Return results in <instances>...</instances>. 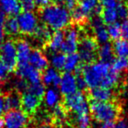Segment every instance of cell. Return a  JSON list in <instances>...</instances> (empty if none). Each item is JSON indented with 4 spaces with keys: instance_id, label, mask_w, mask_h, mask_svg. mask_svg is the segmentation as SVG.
Here are the masks:
<instances>
[{
    "instance_id": "1",
    "label": "cell",
    "mask_w": 128,
    "mask_h": 128,
    "mask_svg": "<svg viewBox=\"0 0 128 128\" xmlns=\"http://www.w3.org/2000/svg\"><path fill=\"white\" fill-rule=\"evenodd\" d=\"M89 108L92 118L99 123H117L122 118L123 108L119 100L98 102L89 100Z\"/></svg>"
},
{
    "instance_id": "2",
    "label": "cell",
    "mask_w": 128,
    "mask_h": 128,
    "mask_svg": "<svg viewBox=\"0 0 128 128\" xmlns=\"http://www.w3.org/2000/svg\"><path fill=\"white\" fill-rule=\"evenodd\" d=\"M40 17L43 24L52 30H62L71 23V16L67 8L62 4H50L39 11Z\"/></svg>"
},
{
    "instance_id": "3",
    "label": "cell",
    "mask_w": 128,
    "mask_h": 128,
    "mask_svg": "<svg viewBox=\"0 0 128 128\" xmlns=\"http://www.w3.org/2000/svg\"><path fill=\"white\" fill-rule=\"evenodd\" d=\"M110 70H112L110 64L96 60L92 63L84 64L82 76H84L89 89L102 87Z\"/></svg>"
},
{
    "instance_id": "4",
    "label": "cell",
    "mask_w": 128,
    "mask_h": 128,
    "mask_svg": "<svg viewBox=\"0 0 128 128\" xmlns=\"http://www.w3.org/2000/svg\"><path fill=\"white\" fill-rule=\"evenodd\" d=\"M99 48V43L95 36L85 35L79 39L78 54L81 62L84 64L92 63L98 60V52Z\"/></svg>"
},
{
    "instance_id": "5",
    "label": "cell",
    "mask_w": 128,
    "mask_h": 128,
    "mask_svg": "<svg viewBox=\"0 0 128 128\" xmlns=\"http://www.w3.org/2000/svg\"><path fill=\"white\" fill-rule=\"evenodd\" d=\"M62 104L68 112H74L76 116L89 114L90 112L89 103L85 94L80 90H77L71 95L64 96Z\"/></svg>"
},
{
    "instance_id": "6",
    "label": "cell",
    "mask_w": 128,
    "mask_h": 128,
    "mask_svg": "<svg viewBox=\"0 0 128 128\" xmlns=\"http://www.w3.org/2000/svg\"><path fill=\"white\" fill-rule=\"evenodd\" d=\"M0 60L6 65L9 72H15L18 65L16 45L12 40H7L0 44Z\"/></svg>"
},
{
    "instance_id": "7",
    "label": "cell",
    "mask_w": 128,
    "mask_h": 128,
    "mask_svg": "<svg viewBox=\"0 0 128 128\" xmlns=\"http://www.w3.org/2000/svg\"><path fill=\"white\" fill-rule=\"evenodd\" d=\"M65 32V40L60 46V52L65 54H70L76 53L78 50V43H79V31L76 28L75 26H68L66 28Z\"/></svg>"
},
{
    "instance_id": "8",
    "label": "cell",
    "mask_w": 128,
    "mask_h": 128,
    "mask_svg": "<svg viewBox=\"0 0 128 128\" xmlns=\"http://www.w3.org/2000/svg\"><path fill=\"white\" fill-rule=\"evenodd\" d=\"M20 32L25 35H30L34 34L38 26L37 17L32 12H23L18 17Z\"/></svg>"
},
{
    "instance_id": "9",
    "label": "cell",
    "mask_w": 128,
    "mask_h": 128,
    "mask_svg": "<svg viewBox=\"0 0 128 128\" xmlns=\"http://www.w3.org/2000/svg\"><path fill=\"white\" fill-rule=\"evenodd\" d=\"M6 128H25L28 124V115L20 110H11L4 115Z\"/></svg>"
},
{
    "instance_id": "10",
    "label": "cell",
    "mask_w": 128,
    "mask_h": 128,
    "mask_svg": "<svg viewBox=\"0 0 128 128\" xmlns=\"http://www.w3.org/2000/svg\"><path fill=\"white\" fill-rule=\"evenodd\" d=\"M118 95L112 89L105 87H96L87 90L88 100L98 102H109L118 100Z\"/></svg>"
},
{
    "instance_id": "11",
    "label": "cell",
    "mask_w": 128,
    "mask_h": 128,
    "mask_svg": "<svg viewBox=\"0 0 128 128\" xmlns=\"http://www.w3.org/2000/svg\"><path fill=\"white\" fill-rule=\"evenodd\" d=\"M16 76L18 78L25 79L26 81L29 82L31 84H38L41 81V74L38 70L30 65V64H26L23 66L17 67L15 70Z\"/></svg>"
},
{
    "instance_id": "12",
    "label": "cell",
    "mask_w": 128,
    "mask_h": 128,
    "mask_svg": "<svg viewBox=\"0 0 128 128\" xmlns=\"http://www.w3.org/2000/svg\"><path fill=\"white\" fill-rule=\"evenodd\" d=\"M42 100L39 98L30 94L28 92H24L21 94V109L28 116L35 114L36 110L40 107Z\"/></svg>"
},
{
    "instance_id": "13",
    "label": "cell",
    "mask_w": 128,
    "mask_h": 128,
    "mask_svg": "<svg viewBox=\"0 0 128 128\" xmlns=\"http://www.w3.org/2000/svg\"><path fill=\"white\" fill-rule=\"evenodd\" d=\"M60 90L63 96H68L77 91L76 76L70 72H65L60 76Z\"/></svg>"
},
{
    "instance_id": "14",
    "label": "cell",
    "mask_w": 128,
    "mask_h": 128,
    "mask_svg": "<svg viewBox=\"0 0 128 128\" xmlns=\"http://www.w3.org/2000/svg\"><path fill=\"white\" fill-rule=\"evenodd\" d=\"M15 45L17 49V62H18L17 67L28 64L29 57L32 52L30 44L25 40H18Z\"/></svg>"
},
{
    "instance_id": "15",
    "label": "cell",
    "mask_w": 128,
    "mask_h": 128,
    "mask_svg": "<svg viewBox=\"0 0 128 128\" xmlns=\"http://www.w3.org/2000/svg\"><path fill=\"white\" fill-rule=\"evenodd\" d=\"M29 63L40 72L45 71L49 65L48 58L40 49L32 50L29 57Z\"/></svg>"
},
{
    "instance_id": "16",
    "label": "cell",
    "mask_w": 128,
    "mask_h": 128,
    "mask_svg": "<svg viewBox=\"0 0 128 128\" xmlns=\"http://www.w3.org/2000/svg\"><path fill=\"white\" fill-rule=\"evenodd\" d=\"M21 93L13 90L4 95V112L11 110H20L21 108Z\"/></svg>"
},
{
    "instance_id": "17",
    "label": "cell",
    "mask_w": 128,
    "mask_h": 128,
    "mask_svg": "<svg viewBox=\"0 0 128 128\" xmlns=\"http://www.w3.org/2000/svg\"><path fill=\"white\" fill-rule=\"evenodd\" d=\"M98 60L100 62H106V63H109L112 65V63L116 58L112 43L107 42L103 44L101 46H99L98 52Z\"/></svg>"
},
{
    "instance_id": "18",
    "label": "cell",
    "mask_w": 128,
    "mask_h": 128,
    "mask_svg": "<svg viewBox=\"0 0 128 128\" xmlns=\"http://www.w3.org/2000/svg\"><path fill=\"white\" fill-rule=\"evenodd\" d=\"M64 40H65V32L62 30L55 31L54 32H53L51 39L45 46L48 48V49L52 53H57L60 49Z\"/></svg>"
},
{
    "instance_id": "19",
    "label": "cell",
    "mask_w": 128,
    "mask_h": 128,
    "mask_svg": "<svg viewBox=\"0 0 128 128\" xmlns=\"http://www.w3.org/2000/svg\"><path fill=\"white\" fill-rule=\"evenodd\" d=\"M52 34H53L52 29L45 24H43V25H38L32 36L35 38L38 41H40L42 44V46H45L48 44L49 40L51 39Z\"/></svg>"
},
{
    "instance_id": "20",
    "label": "cell",
    "mask_w": 128,
    "mask_h": 128,
    "mask_svg": "<svg viewBox=\"0 0 128 128\" xmlns=\"http://www.w3.org/2000/svg\"><path fill=\"white\" fill-rule=\"evenodd\" d=\"M1 9L6 14L10 16H16L21 13V6L18 0H0Z\"/></svg>"
},
{
    "instance_id": "21",
    "label": "cell",
    "mask_w": 128,
    "mask_h": 128,
    "mask_svg": "<svg viewBox=\"0 0 128 128\" xmlns=\"http://www.w3.org/2000/svg\"><path fill=\"white\" fill-rule=\"evenodd\" d=\"M71 21L75 26H85L90 21V15H88L86 12H84L78 6H76L71 11Z\"/></svg>"
},
{
    "instance_id": "22",
    "label": "cell",
    "mask_w": 128,
    "mask_h": 128,
    "mask_svg": "<svg viewBox=\"0 0 128 128\" xmlns=\"http://www.w3.org/2000/svg\"><path fill=\"white\" fill-rule=\"evenodd\" d=\"M4 32L9 36H16L20 34L18 18L15 16H10L6 18L4 22Z\"/></svg>"
},
{
    "instance_id": "23",
    "label": "cell",
    "mask_w": 128,
    "mask_h": 128,
    "mask_svg": "<svg viewBox=\"0 0 128 128\" xmlns=\"http://www.w3.org/2000/svg\"><path fill=\"white\" fill-rule=\"evenodd\" d=\"M112 48L116 57H128V41L123 39L118 40L114 41Z\"/></svg>"
},
{
    "instance_id": "24",
    "label": "cell",
    "mask_w": 128,
    "mask_h": 128,
    "mask_svg": "<svg viewBox=\"0 0 128 128\" xmlns=\"http://www.w3.org/2000/svg\"><path fill=\"white\" fill-rule=\"evenodd\" d=\"M68 116V110L63 106L62 104H58L53 109V118L54 123L63 124V122L66 120Z\"/></svg>"
},
{
    "instance_id": "25",
    "label": "cell",
    "mask_w": 128,
    "mask_h": 128,
    "mask_svg": "<svg viewBox=\"0 0 128 128\" xmlns=\"http://www.w3.org/2000/svg\"><path fill=\"white\" fill-rule=\"evenodd\" d=\"M81 63L80 57H79L78 53H74L68 54L66 58V62H65V66H64V70L66 72H70L72 73L75 71L76 68L78 67V65Z\"/></svg>"
},
{
    "instance_id": "26",
    "label": "cell",
    "mask_w": 128,
    "mask_h": 128,
    "mask_svg": "<svg viewBox=\"0 0 128 128\" xmlns=\"http://www.w3.org/2000/svg\"><path fill=\"white\" fill-rule=\"evenodd\" d=\"M100 17H101L102 20H103L104 25L110 26V25H112V24L117 22L118 14H117V12H116V9H112V8H104Z\"/></svg>"
},
{
    "instance_id": "27",
    "label": "cell",
    "mask_w": 128,
    "mask_h": 128,
    "mask_svg": "<svg viewBox=\"0 0 128 128\" xmlns=\"http://www.w3.org/2000/svg\"><path fill=\"white\" fill-rule=\"evenodd\" d=\"M66 54L63 53H54L51 57V64L54 68L56 70H63L65 62H66Z\"/></svg>"
},
{
    "instance_id": "28",
    "label": "cell",
    "mask_w": 128,
    "mask_h": 128,
    "mask_svg": "<svg viewBox=\"0 0 128 128\" xmlns=\"http://www.w3.org/2000/svg\"><path fill=\"white\" fill-rule=\"evenodd\" d=\"M59 73L54 68H48L45 71H43V74L41 75V81L43 82V84L46 86H49L53 84L54 81L57 78Z\"/></svg>"
},
{
    "instance_id": "29",
    "label": "cell",
    "mask_w": 128,
    "mask_h": 128,
    "mask_svg": "<svg viewBox=\"0 0 128 128\" xmlns=\"http://www.w3.org/2000/svg\"><path fill=\"white\" fill-rule=\"evenodd\" d=\"M112 68L118 73L126 72L128 68V57H117L112 63Z\"/></svg>"
},
{
    "instance_id": "30",
    "label": "cell",
    "mask_w": 128,
    "mask_h": 128,
    "mask_svg": "<svg viewBox=\"0 0 128 128\" xmlns=\"http://www.w3.org/2000/svg\"><path fill=\"white\" fill-rule=\"evenodd\" d=\"M26 92L30 93V94L34 95V96H37L40 99L42 100L43 98H44L45 92H46V89H45L44 84H41V82H38V84H30Z\"/></svg>"
},
{
    "instance_id": "31",
    "label": "cell",
    "mask_w": 128,
    "mask_h": 128,
    "mask_svg": "<svg viewBox=\"0 0 128 128\" xmlns=\"http://www.w3.org/2000/svg\"><path fill=\"white\" fill-rule=\"evenodd\" d=\"M79 7L90 16L93 13V11L98 4V0H79Z\"/></svg>"
},
{
    "instance_id": "32",
    "label": "cell",
    "mask_w": 128,
    "mask_h": 128,
    "mask_svg": "<svg viewBox=\"0 0 128 128\" xmlns=\"http://www.w3.org/2000/svg\"><path fill=\"white\" fill-rule=\"evenodd\" d=\"M45 101L48 106L54 107L59 104V95L54 90L49 89L45 92Z\"/></svg>"
},
{
    "instance_id": "33",
    "label": "cell",
    "mask_w": 128,
    "mask_h": 128,
    "mask_svg": "<svg viewBox=\"0 0 128 128\" xmlns=\"http://www.w3.org/2000/svg\"><path fill=\"white\" fill-rule=\"evenodd\" d=\"M108 34L110 40L112 41H116L121 39V26L119 23L115 22L108 26Z\"/></svg>"
},
{
    "instance_id": "34",
    "label": "cell",
    "mask_w": 128,
    "mask_h": 128,
    "mask_svg": "<svg viewBox=\"0 0 128 128\" xmlns=\"http://www.w3.org/2000/svg\"><path fill=\"white\" fill-rule=\"evenodd\" d=\"M116 12L120 20H126L128 18V2L126 0H119L116 6Z\"/></svg>"
},
{
    "instance_id": "35",
    "label": "cell",
    "mask_w": 128,
    "mask_h": 128,
    "mask_svg": "<svg viewBox=\"0 0 128 128\" xmlns=\"http://www.w3.org/2000/svg\"><path fill=\"white\" fill-rule=\"evenodd\" d=\"M76 128H91V118L89 114L78 115L76 118Z\"/></svg>"
},
{
    "instance_id": "36",
    "label": "cell",
    "mask_w": 128,
    "mask_h": 128,
    "mask_svg": "<svg viewBox=\"0 0 128 128\" xmlns=\"http://www.w3.org/2000/svg\"><path fill=\"white\" fill-rule=\"evenodd\" d=\"M22 11L24 12H32L35 9V2L34 0H18Z\"/></svg>"
},
{
    "instance_id": "37",
    "label": "cell",
    "mask_w": 128,
    "mask_h": 128,
    "mask_svg": "<svg viewBox=\"0 0 128 128\" xmlns=\"http://www.w3.org/2000/svg\"><path fill=\"white\" fill-rule=\"evenodd\" d=\"M6 13L0 8V44L3 43L4 35H6V32H4V22H6Z\"/></svg>"
},
{
    "instance_id": "38",
    "label": "cell",
    "mask_w": 128,
    "mask_h": 128,
    "mask_svg": "<svg viewBox=\"0 0 128 128\" xmlns=\"http://www.w3.org/2000/svg\"><path fill=\"white\" fill-rule=\"evenodd\" d=\"M8 73H9V71H8L6 65L3 63L2 60H0V85H2L6 81L8 76Z\"/></svg>"
},
{
    "instance_id": "39",
    "label": "cell",
    "mask_w": 128,
    "mask_h": 128,
    "mask_svg": "<svg viewBox=\"0 0 128 128\" xmlns=\"http://www.w3.org/2000/svg\"><path fill=\"white\" fill-rule=\"evenodd\" d=\"M76 85H77V90H79L80 91L84 92L85 90H87V84L84 80V76L82 75H76Z\"/></svg>"
},
{
    "instance_id": "40",
    "label": "cell",
    "mask_w": 128,
    "mask_h": 128,
    "mask_svg": "<svg viewBox=\"0 0 128 128\" xmlns=\"http://www.w3.org/2000/svg\"><path fill=\"white\" fill-rule=\"evenodd\" d=\"M100 4L104 8H112L115 9L118 1V0H99Z\"/></svg>"
},
{
    "instance_id": "41",
    "label": "cell",
    "mask_w": 128,
    "mask_h": 128,
    "mask_svg": "<svg viewBox=\"0 0 128 128\" xmlns=\"http://www.w3.org/2000/svg\"><path fill=\"white\" fill-rule=\"evenodd\" d=\"M121 38L128 41V18L123 22L121 26Z\"/></svg>"
},
{
    "instance_id": "42",
    "label": "cell",
    "mask_w": 128,
    "mask_h": 128,
    "mask_svg": "<svg viewBox=\"0 0 128 128\" xmlns=\"http://www.w3.org/2000/svg\"><path fill=\"white\" fill-rule=\"evenodd\" d=\"M79 0H63V4L66 6V8L71 12L76 6Z\"/></svg>"
},
{
    "instance_id": "43",
    "label": "cell",
    "mask_w": 128,
    "mask_h": 128,
    "mask_svg": "<svg viewBox=\"0 0 128 128\" xmlns=\"http://www.w3.org/2000/svg\"><path fill=\"white\" fill-rule=\"evenodd\" d=\"M34 2H35V6H38L39 9L46 7L50 4H53L52 0H34Z\"/></svg>"
},
{
    "instance_id": "44",
    "label": "cell",
    "mask_w": 128,
    "mask_h": 128,
    "mask_svg": "<svg viewBox=\"0 0 128 128\" xmlns=\"http://www.w3.org/2000/svg\"><path fill=\"white\" fill-rule=\"evenodd\" d=\"M115 128H128V123L121 118L115 124Z\"/></svg>"
},
{
    "instance_id": "45",
    "label": "cell",
    "mask_w": 128,
    "mask_h": 128,
    "mask_svg": "<svg viewBox=\"0 0 128 128\" xmlns=\"http://www.w3.org/2000/svg\"><path fill=\"white\" fill-rule=\"evenodd\" d=\"M4 95L0 94V117H2L4 112Z\"/></svg>"
},
{
    "instance_id": "46",
    "label": "cell",
    "mask_w": 128,
    "mask_h": 128,
    "mask_svg": "<svg viewBox=\"0 0 128 128\" xmlns=\"http://www.w3.org/2000/svg\"><path fill=\"white\" fill-rule=\"evenodd\" d=\"M100 128H115V123H104Z\"/></svg>"
},
{
    "instance_id": "47",
    "label": "cell",
    "mask_w": 128,
    "mask_h": 128,
    "mask_svg": "<svg viewBox=\"0 0 128 128\" xmlns=\"http://www.w3.org/2000/svg\"><path fill=\"white\" fill-rule=\"evenodd\" d=\"M36 128H52V126H51L50 123L46 122V123H43V124H40V126Z\"/></svg>"
},
{
    "instance_id": "48",
    "label": "cell",
    "mask_w": 128,
    "mask_h": 128,
    "mask_svg": "<svg viewBox=\"0 0 128 128\" xmlns=\"http://www.w3.org/2000/svg\"><path fill=\"white\" fill-rule=\"evenodd\" d=\"M6 127V123H4V118L2 117H0V128H4Z\"/></svg>"
}]
</instances>
